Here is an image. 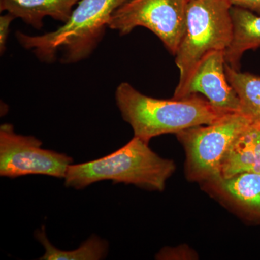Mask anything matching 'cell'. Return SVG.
<instances>
[{
	"instance_id": "1",
	"label": "cell",
	"mask_w": 260,
	"mask_h": 260,
	"mask_svg": "<svg viewBox=\"0 0 260 260\" xmlns=\"http://www.w3.org/2000/svg\"><path fill=\"white\" fill-rule=\"evenodd\" d=\"M115 100L123 119L135 136L149 143L159 135L177 133L193 126L208 125L229 113L214 107L198 94L184 99H155L145 95L129 83L119 84Z\"/></svg>"
},
{
	"instance_id": "2",
	"label": "cell",
	"mask_w": 260,
	"mask_h": 260,
	"mask_svg": "<svg viewBox=\"0 0 260 260\" xmlns=\"http://www.w3.org/2000/svg\"><path fill=\"white\" fill-rule=\"evenodd\" d=\"M127 0H80L69 20L59 28L39 36L17 31V40L42 62L58 59L75 64L93 54L109 28L111 17Z\"/></svg>"
},
{
	"instance_id": "3",
	"label": "cell",
	"mask_w": 260,
	"mask_h": 260,
	"mask_svg": "<svg viewBox=\"0 0 260 260\" xmlns=\"http://www.w3.org/2000/svg\"><path fill=\"white\" fill-rule=\"evenodd\" d=\"M175 169L173 160L159 156L148 143L135 136L122 148L102 158L70 165L64 179L66 186L76 189L111 180L162 191Z\"/></svg>"
},
{
	"instance_id": "4",
	"label": "cell",
	"mask_w": 260,
	"mask_h": 260,
	"mask_svg": "<svg viewBox=\"0 0 260 260\" xmlns=\"http://www.w3.org/2000/svg\"><path fill=\"white\" fill-rule=\"evenodd\" d=\"M229 0H189L186 31L178 48L176 64L179 80L175 91L183 88L195 67L207 54L226 50L232 42L233 25Z\"/></svg>"
},
{
	"instance_id": "5",
	"label": "cell",
	"mask_w": 260,
	"mask_h": 260,
	"mask_svg": "<svg viewBox=\"0 0 260 260\" xmlns=\"http://www.w3.org/2000/svg\"><path fill=\"white\" fill-rule=\"evenodd\" d=\"M253 122L244 113L235 112L213 124L193 126L177 133L185 149L188 177L216 184L223 178L222 162L228 150Z\"/></svg>"
},
{
	"instance_id": "6",
	"label": "cell",
	"mask_w": 260,
	"mask_h": 260,
	"mask_svg": "<svg viewBox=\"0 0 260 260\" xmlns=\"http://www.w3.org/2000/svg\"><path fill=\"white\" fill-rule=\"evenodd\" d=\"M187 3L188 0H127L113 13L109 28L123 37L144 27L175 55L186 31Z\"/></svg>"
},
{
	"instance_id": "7",
	"label": "cell",
	"mask_w": 260,
	"mask_h": 260,
	"mask_svg": "<svg viewBox=\"0 0 260 260\" xmlns=\"http://www.w3.org/2000/svg\"><path fill=\"white\" fill-rule=\"evenodd\" d=\"M34 136L17 134L11 124L0 126V175L17 178L39 174L64 178L73 159L42 148Z\"/></svg>"
},
{
	"instance_id": "8",
	"label": "cell",
	"mask_w": 260,
	"mask_h": 260,
	"mask_svg": "<svg viewBox=\"0 0 260 260\" xmlns=\"http://www.w3.org/2000/svg\"><path fill=\"white\" fill-rule=\"evenodd\" d=\"M224 51L208 53L195 67L181 90L174 99H184L194 94L204 95L214 107L228 112H241L240 102L225 74Z\"/></svg>"
},
{
	"instance_id": "9",
	"label": "cell",
	"mask_w": 260,
	"mask_h": 260,
	"mask_svg": "<svg viewBox=\"0 0 260 260\" xmlns=\"http://www.w3.org/2000/svg\"><path fill=\"white\" fill-rule=\"evenodd\" d=\"M80 0H0V11H6L20 18L32 28L41 29L43 20L51 17L54 20L66 23L75 5Z\"/></svg>"
},
{
	"instance_id": "10",
	"label": "cell",
	"mask_w": 260,
	"mask_h": 260,
	"mask_svg": "<svg viewBox=\"0 0 260 260\" xmlns=\"http://www.w3.org/2000/svg\"><path fill=\"white\" fill-rule=\"evenodd\" d=\"M249 172L260 173V121L253 122L234 140L222 162L223 179Z\"/></svg>"
},
{
	"instance_id": "11",
	"label": "cell",
	"mask_w": 260,
	"mask_h": 260,
	"mask_svg": "<svg viewBox=\"0 0 260 260\" xmlns=\"http://www.w3.org/2000/svg\"><path fill=\"white\" fill-rule=\"evenodd\" d=\"M233 37L224 51L225 62L239 70L240 60L245 51L260 47V15L240 7L231 8Z\"/></svg>"
},
{
	"instance_id": "12",
	"label": "cell",
	"mask_w": 260,
	"mask_h": 260,
	"mask_svg": "<svg viewBox=\"0 0 260 260\" xmlns=\"http://www.w3.org/2000/svg\"><path fill=\"white\" fill-rule=\"evenodd\" d=\"M239 205L260 217V173L243 172L216 184Z\"/></svg>"
},
{
	"instance_id": "13",
	"label": "cell",
	"mask_w": 260,
	"mask_h": 260,
	"mask_svg": "<svg viewBox=\"0 0 260 260\" xmlns=\"http://www.w3.org/2000/svg\"><path fill=\"white\" fill-rule=\"evenodd\" d=\"M225 69L228 81L240 102L241 112L254 122L260 121V77L242 73L227 64Z\"/></svg>"
},
{
	"instance_id": "14",
	"label": "cell",
	"mask_w": 260,
	"mask_h": 260,
	"mask_svg": "<svg viewBox=\"0 0 260 260\" xmlns=\"http://www.w3.org/2000/svg\"><path fill=\"white\" fill-rule=\"evenodd\" d=\"M36 237L45 248L42 260H99L106 257L108 253V243L96 236H92L78 249L62 251L56 249L48 240L45 231L42 229L36 233Z\"/></svg>"
},
{
	"instance_id": "15",
	"label": "cell",
	"mask_w": 260,
	"mask_h": 260,
	"mask_svg": "<svg viewBox=\"0 0 260 260\" xmlns=\"http://www.w3.org/2000/svg\"><path fill=\"white\" fill-rule=\"evenodd\" d=\"M16 19L14 15L7 13L0 17V53L4 54L6 49L7 41L10 34L12 22Z\"/></svg>"
},
{
	"instance_id": "16",
	"label": "cell",
	"mask_w": 260,
	"mask_h": 260,
	"mask_svg": "<svg viewBox=\"0 0 260 260\" xmlns=\"http://www.w3.org/2000/svg\"><path fill=\"white\" fill-rule=\"evenodd\" d=\"M232 6L245 8L260 15V0H229Z\"/></svg>"
},
{
	"instance_id": "17",
	"label": "cell",
	"mask_w": 260,
	"mask_h": 260,
	"mask_svg": "<svg viewBox=\"0 0 260 260\" xmlns=\"http://www.w3.org/2000/svg\"><path fill=\"white\" fill-rule=\"evenodd\" d=\"M188 1H189V0H188Z\"/></svg>"
}]
</instances>
